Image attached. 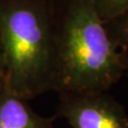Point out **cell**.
<instances>
[{
    "mask_svg": "<svg viewBox=\"0 0 128 128\" xmlns=\"http://www.w3.org/2000/svg\"><path fill=\"white\" fill-rule=\"evenodd\" d=\"M56 92H107L128 73L127 50L110 37L93 0H53Z\"/></svg>",
    "mask_w": 128,
    "mask_h": 128,
    "instance_id": "cell-1",
    "label": "cell"
},
{
    "mask_svg": "<svg viewBox=\"0 0 128 128\" xmlns=\"http://www.w3.org/2000/svg\"><path fill=\"white\" fill-rule=\"evenodd\" d=\"M6 86L27 101L57 87L53 0H0Z\"/></svg>",
    "mask_w": 128,
    "mask_h": 128,
    "instance_id": "cell-2",
    "label": "cell"
},
{
    "mask_svg": "<svg viewBox=\"0 0 128 128\" xmlns=\"http://www.w3.org/2000/svg\"><path fill=\"white\" fill-rule=\"evenodd\" d=\"M56 118L71 128H128L124 106L107 92H60Z\"/></svg>",
    "mask_w": 128,
    "mask_h": 128,
    "instance_id": "cell-3",
    "label": "cell"
},
{
    "mask_svg": "<svg viewBox=\"0 0 128 128\" xmlns=\"http://www.w3.org/2000/svg\"><path fill=\"white\" fill-rule=\"evenodd\" d=\"M55 119L38 114L7 86L0 91V128H54Z\"/></svg>",
    "mask_w": 128,
    "mask_h": 128,
    "instance_id": "cell-4",
    "label": "cell"
},
{
    "mask_svg": "<svg viewBox=\"0 0 128 128\" xmlns=\"http://www.w3.org/2000/svg\"><path fill=\"white\" fill-rule=\"evenodd\" d=\"M105 27L110 37L120 48H128V10L120 16L105 22Z\"/></svg>",
    "mask_w": 128,
    "mask_h": 128,
    "instance_id": "cell-5",
    "label": "cell"
},
{
    "mask_svg": "<svg viewBox=\"0 0 128 128\" xmlns=\"http://www.w3.org/2000/svg\"><path fill=\"white\" fill-rule=\"evenodd\" d=\"M93 3L104 23L128 10V0H93Z\"/></svg>",
    "mask_w": 128,
    "mask_h": 128,
    "instance_id": "cell-6",
    "label": "cell"
},
{
    "mask_svg": "<svg viewBox=\"0 0 128 128\" xmlns=\"http://www.w3.org/2000/svg\"><path fill=\"white\" fill-rule=\"evenodd\" d=\"M6 86V68L1 46H0V91Z\"/></svg>",
    "mask_w": 128,
    "mask_h": 128,
    "instance_id": "cell-7",
    "label": "cell"
}]
</instances>
